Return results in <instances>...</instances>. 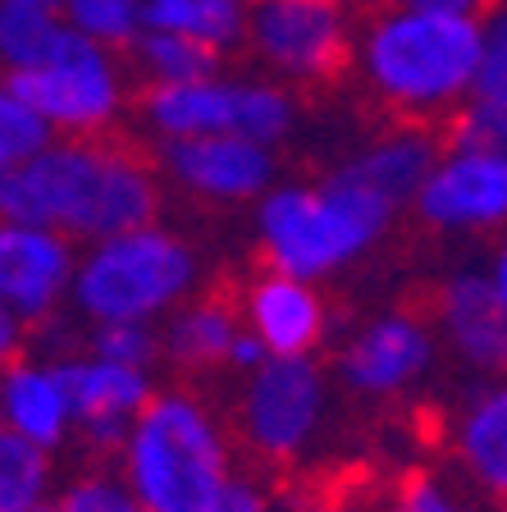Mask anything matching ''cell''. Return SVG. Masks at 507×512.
Masks as SVG:
<instances>
[{
    "label": "cell",
    "instance_id": "obj_27",
    "mask_svg": "<svg viewBox=\"0 0 507 512\" xmlns=\"http://www.w3.org/2000/svg\"><path fill=\"white\" fill-rule=\"evenodd\" d=\"M83 348L106 357L119 366H142L156 371L165 366V343H160V325H87Z\"/></svg>",
    "mask_w": 507,
    "mask_h": 512
},
{
    "label": "cell",
    "instance_id": "obj_18",
    "mask_svg": "<svg viewBox=\"0 0 507 512\" xmlns=\"http://www.w3.org/2000/svg\"><path fill=\"white\" fill-rule=\"evenodd\" d=\"M160 343H165V366H174L192 384L206 375H247L256 362H265V352L243 330L238 302L224 288H206L183 302L160 325Z\"/></svg>",
    "mask_w": 507,
    "mask_h": 512
},
{
    "label": "cell",
    "instance_id": "obj_12",
    "mask_svg": "<svg viewBox=\"0 0 507 512\" xmlns=\"http://www.w3.org/2000/svg\"><path fill=\"white\" fill-rule=\"evenodd\" d=\"M165 192L197 211H252L284 179V151L252 138H183L151 147Z\"/></svg>",
    "mask_w": 507,
    "mask_h": 512
},
{
    "label": "cell",
    "instance_id": "obj_23",
    "mask_svg": "<svg viewBox=\"0 0 507 512\" xmlns=\"http://www.w3.org/2000/svg\"><path fill=\"white\" fill-rule=\"evenodd\" d=\"M64 32H69V23H64L60 5H10V10H0V74H28Z\"/></svg>",
    "mask_w": 507,
    "mask_h": 512
},
{
    "label": "cell",
    "instance_id": "obj_9",
    "mask_svg": "<svg viewBox=\"0 0 507 512\" xmlns=\"http://www.w3.org/2000/svg\"><path fill=\"white\" fill-rule=\"evenodd\" d=\"M357 23V14L338 0H252L243 60L297 96L334 92L352 74Z\"/></svg>",
    "mask_w": 507,
    "mask_h": 512
},
{
    "label": "cell",
    "instance_id": "obj_31",
    "mask_svg": "<svg viewBox=\"0 0 507 512\" xmlns=\"http://www.w3.org/2000/svg\"><path fill=\"white\" fill-rule=\"evenodd\" d=\"M215 512H284V503L275 499V490L256 476H243L238 485L229 490V499L220 503Z\"/></svg>",
    "mask_w": 507,
    "mask_h": 512
},
{
    "label": "cell",
    "instance_id": "obj_7",
    "mask_svg": "<svg viewBox=\"0 0 507 512\" xmlns=\"http://www.w3.org/2000/svg\"><path fill=\"white\" fill-rule=\"evenodd\" d=\"M338 384L320 357H265L233 384V439L265 471H293L325 448Z\"/></svg>",
    "mask_w": 507,
    "mask_h": 512
},
{
    "label": "cell",
    "instance_id": "obj_30",
    "mask_svg": "<svg viewBox=\"0 0 507 512\" xmlns=\"http://www.w3.org/2000/svg\"><path fill=\"white\" fill-rule=\"evenodd\" d=\"M444 138L471 142V147H489L507 160V101H494V96H476L471 106L457 115V124L448 128Z\"/></svg>",
    "mask_w": 507,
    "mask_h": 512
},
{
    "label": "cell",
    "instance_id": "obj_33",
    "mask_svg": "<svg viewBox=\"0 0 507 512\" xmlns=\"http://www.w3.org/2000/svg\"><path fill=\"white\" fill-rule=\"evenodd\" d=\"M28 339H32L28 325H19V320H14L10 311L0 307V375L10 371V366L19 362L23 352H28Z\"/></svg>",
    "mask_w": 507,
    "mask_h": 512
},
{
    "label": "cell",
    "instance_id": "obj_25",
    "mask_svg": "<svg viewBox=\"0 0 507 512\" xmlns=\"http://www.w3.org/2000/svg\"><path fill=\"white\" fill-rule=\"evenodd\" d=\"M60 14L78 37L119 55H128V46L147 32L142 0H60Z\"/></svg>",
    "mask_w": 507,
    "mask_h": 512
},
{
    "label": "cell",
    "instance_id": "obj_39",
    "mask_svg": "<svg viewBox=\"0 0 507 512\" xmlns=\"http://www.w3.org/2000/svg\"><path fill=\"white\" fill-rule=\"evenodd\" d=\"M37 512H60V503H46V508H37Z\"/></svg>",
    "mask_w": 507,
    "mask_h": 512
},
{
    "label": "cell",
    "instance_id": "obj_1",
    "mask_svg": "<svg viewBox=\"0 0 507 512\" xmlns=\"http://www.w3.org/2000/svg\"><path fill=\"white\" fill-rule=\"evenodd\" d=\"M247 215L256 266L329 288L334 279L370 266L412 206L370 179L352 151H343L316 174H284Z\"/></svg>",
    "mask_w": 507,
    "mask_h": 512
},
{
    "label": "cell",
    "instance_id": "obj_8",
    "mask_svg": "<svg viewBox=\"0 0 507 512\" xmlns=\"http://www.w3.org/2000/svg\"><path fill=\"white\" fill-rule=\"evenodd\" d=\"M10 83L28 96L51 138H119L142 96L128 55L87 42L74 28Z\"/></svg>",
    "mask_w": 507,
    "mask_h": 512
},
{
    "label": "cell",
    "instance_id": "obj_34",
    "mask_svg": "<svg viewBox=\"0 0 507 512\" xmlns=\"http://www.w3.org/2000/svg\"><path fill=\"white\" fill-rule=\"evenodd\" d=\"M485 275H489V284H494V293L503 298V307H507V234L498 238V243H489V252H485Z\"/></svg>",
    "mask_w": 507,
    "mask_h": 512
},
{
    "label": "cell",
    "instance_id": "obj_20",
    "mask_svg": "<svg viewBox=\"0 0 507 512\" xmlns=\"http://www.w3.org/2000/svg\"><path fill=\"white\" fill-rule=\"evenodd\" d=\"M252 0H142V23L151 32H179L211 46L215 55H243V32Z\"/></svg>",
    "mask_w": 507,
    "mask_h": 512
},
{
    "label": "cell",
    "instance_id": "obj_4",
    "mask_svg": "<svg viewBox=\"0 0 507 512\" xmlns=\"http://www.w3.org/2000/svg\"><path fill=\"white\" fill-rule=\"evenodd\" d=\"M147 512H215L243 480V448L229 412L201 384H160L110 458Z\"/></svg>",
    "mask_w": 507,
    "mask_h": 512
},
{
    "label": "cell",
    "instance_id": "obj_5",
    "mask_svg": "<svg viewBox=\"0 0 507 512\" xmlns=\"http://www.w3.org/2000/svg\"><path fill=\"white\" fill-rule=\"evenodd\" d=\"M206 275H211V256L201 238L174 220H151L83 247L69 316L83 330L165 325L183 302L206 293Z\"/></svg>",
    "mask_w": 507,
    "mask_h": 512
},
{
    "label": "cell",
    "instance_id": "obj_36",
    "mask_svg": "<svg viewBox=\"0 0 507 512\" xmlns=\"http://www.w3.org/2000/svg\"><path fill=\"white\" fill-rule=\"evenodd\" d=\"M338 5H348V10L357 14V19H366V14L384 10V5H389V0H338Z\"/></svg>",
    "mask_w": 507,
    "mask_h": 512
},
{
    "label": "cell",
    "instance_id": "obj_38",
    "mask_svg": "<svg viewBox=\"0 0 507 512\" xmlns=\"http://www.w3.org/2000/svg\"><path fill=\"white\" fill-rule=\"evenodd\" d=\"M284 512H320V508H311V503H293V508H284Z\"/></svg>",
    "mask_w": 507,
    "mask_h": 512
},
{
    "label": "cell",
    "instance_id": "obj_14",
    "mask_svg": "<svg viewBox=\"0 0 507 512\" xmlns=\"http://www.w3.org/2000/svg\"><path fill=\"white\" fill-rule=\"evenodd\" d=\"M243 330L265 357H320L338 339V311L325 284L256 266L233 288Z\"/></svg>",
    "mask_w": 507,
    "mask_h": 512
},
{
    "label": "cell",
    "instance_id": "obj_40",
    "mask_svg": "<svg viewBox=\"0 0 507 512\" xmlns=\"http://www.w3.org/2000/svg\"><path fill=\"white\" fill-rule=\"evenodd\" d=\"M494 512H507V503H498V508H494Z\"/></svg>",
    "mask_w": 507,
    "mask_h": 512
},
{
    "label": "cell",
    "instance_id": "obj_15",
    "mask_svg": "<svg viewBox=\"0 0 507 512\" xmlns=\"http://www.w3.org/2000/svg\"><path fill=\"white\" fill-rule=\"evenodd\" d=\"M444 462L471 494L498 508L507 503V375L471 380L448 403L439 426Z\"/></svg>",
    "mask_w": 507,
    "mask_h": 512
},
{
    "label": "cell",
    "instance_id": "obj_22",
    "mask_svg": "<svg viewBox=\"0 0 507 512\" xmlns=\"http://www.w3.org/2000/svg\"><path fill=\"white\" fill-rule=\"evenodd\" d=\"M60 499L55 453L0 426V512H37Z\"/></svg>",
    "mask_w": 507,
    "mask_h": 512
},
{
    "label": "cell",
    "instance_id": "obj_32",
    "mask_svg": "<svg viewBox=\"0 0 507 512\" xmlns=\"http://www.w3.org/2000/svg\"><path fill=\"white\" fill-rule=\"evenodd\" d=\"M320 512H389V503H384V490H370V485L352 480V485H338L320 503Z\"/></svg>",
    "mask_w": 507,
    "mask_h": 512
},
{
    "label": "cell",
    "instance_id": "obj_6",
    "mask_svg": "<svg viewBox=\"0 0 507 512\" xmlns=\"http://www.w3.org/2000/svg\"><path fill=\"white\" fill-rule=\"evenodd\" d=\"M307 124V96L256 69H215L174 87H142L133 128L147 147L183 138H252L265 147H293Z\"/></svg>",
    "mask_w": 507,
    "mask_h": 512
},
{
    "label": "cell",
    "instance_id": "obj_21",
    "mask_svg": "<svg viewBox=\"0 0 507 512\" xmlns=\"http://www.w3.org/2000/svg\"><path fill=\"white\" fill-rule=\"evenodd\" d=\"M224 55H215L211 46L179 37V32H142L138 42L128 46V69L138 78V87H174V83H192L206 78L215 69H224Z\"/></svg>",
    "mask_w": 507,
    "mask_h": 512
},
{
    "label": "cell",
    "instance_id": "obj_11",
    "mask_svg": "<svg viewBox=\"0 0 507 512\" xmlns=\"http://www.w3.org/2000/svg\"><path fill=\"white\" fill-rule=\"evenodd\" d=\"M407 220L439 243H498L507 234V160L444 138Z\"/></svg>",
    "mask_w": 507,
    "mask_h": 512
},
{
    "label": "cell",
    "instance_id": "obj_37",
    "mask_svg": "<svg viewBox=\"0 0 507 512\" xmlns=\"http://www.w3.org/2000/svg\"><path fill=\"white\" fill-rule=\"evenodd\" d=\"M10 5H60V0H0V10H10Z\"/></svg>",
    "mask_w": 507,
    "mask_h": 512
},
{
    "label": "cell",
    "instance_id": "obj_2",
    "mask_svg": "<svg viewBox=\"0 0 507 512\" xmlns=\"http://www.w3.org/2000/svg\"><path fill=\"white\" fill-rule=\"evenodd\" d=\"M348 83L380 124L453 128L480 96V19L389 0L357 23Z\"/></svg>",
    "mask_w": 507,
    "mask_h": 512
},
{
    "label": "cell",
    "instance_id": "obj_3",
    "mask_svg": "<svg viewBox=\"0 0 507 512\" xmlns=\"http://www.w3.org/2000/svg\"><path fill=\"white\" fill-rule=\"evenodd\" d=\"M165 179L147 142L51 138L19 170L0 174V220L46 224L78 247L165 220Z\"/></svg>",
    "mask_w": 507,
    "mask_h": 512
},
{
    "label": "cell",
    "instance_id": "obj_26",
    "mask_svg": "<svg viewBox=\"0 0 507 512\" xmlns=\"http://www.w3.org/2000/svg\"><path fill=\"white\" fill-rule=\"evenodd\" d=\"M46 142H51V128L28 106V96L0 74V174L19 170L23 160H32Z\"/></svg>",
    "mask_w": 507,
    "mask_h": 512
},
{
    "label": "cell",
    "instance_id": "obj_17",
    "mask_svg": "<svg viewBox=\"0 0 507 512\" xmlns=\"http://www.w3.org/2000/svg\"><path fill=\"white\" fill-rule=\"evenodd\" d=\"M60 357H64V371H69V394H74L78 444L87 453H96V458H115L119 444L133 430V421L156 398L160 389L156 371L106 362V357H96L87 348L78 352L64 348Z\"/></svg>",
    "mask_w": 507,
    "mask_h": 512
},
{
    "label": "cell",
    "instance_id": "obj_28",
    "mask_svg": "<svg viewBox=\"0 0 507 512\" xmlns=\"http://www.w3.org/2000/svg\"><path fill=\"white\" fill-rule=\"evenodd\" d=\"M60 512H147L142 499L119 480L115 467H87L60 485Z\"/></svg>",
    "mask_w": 507,
    "mask_h": 512
},
{
    "label": "cell",
    "instance_id": "obj_29",
    "mask_svg": "<svg viewBox=\"0 0 507 512\" xmlns=\"http://www.w3.org/2000/svg\"><path fill=\"white\" fill-rule=\"evenodd\" d=\"M480 96L507 101V0L480 14Z\"/></svg>",
    "mask_w": 507,
    "mask_h": 512
},
{
    "label": "cell",
    "instance_id": "obj_24",
    "mask_svg": "<svg viewBox=\"0 0 507 512\" xmlns=\"http://www.w3.org/2000/svg\"><path fill=\"white\" fill-rule=\"evenodd\" d=\"M389 512H494L480 494H471L448 467H407L384 490Z\"/></svg>",
    "mask_w": 507,
    "mask_h": 512
},
{
    "label": "cell",
    "instance_id": "obj_13",
    "mask_svg": "<svg viewBox=\"0 0 507 512\" xmlns=\"http://www.w3.org/2000/svg\"><path fill=\"white\" fill-rule=\"evenodd\" d=\"M83 247L60 229L0 220V307L32 334H51L74 302Z\"/></svg>",
    "mask_w": 507,
    "mask_h": 512
},
{
    "label": "cell",
    "instance_id": "obj_10",
    "mask_svg": "<svg viewBox=\"0 0 507 512\" xmlns=\"http://www.w3.org/2000/svg\"><path fill=\"white\" fill-rule=\"evenodd\" d=\"M444 343L425 307L412 302H384L361 311L334 339L329 375L348 398L370 407L407 403L439 375Z\"/></svg>",
    "mask_w": 507,
    "mask_h": 512
},
{
    "label": "cell",
    "instance_id": "obj_35",
    "mask_svg": "<svg viewBox=\"0 0 507 512\" xmlns=\"http://www.w3.org/2000/svg\"><path fill=\"white\" fill-rule=\"evenodd\" d=\"M416 5H434V10H453V14H485L494 0H416Z\"/></svg>",
    "mask_w": 507,
    "mask_h": 512
},
{
    "label": "cell",
    "instance_id": "obj_16",
    "mask_svg": "<svg viewBox=\"0 0 507 512\" xmlns=\"http://www.w3.org/2000/svg\"><path fill=\"white\" fill-rule=\"evenodd\" d=\"M425 311L439 330L444 357L471 371V380L507 375V307L485 266H453L434 284Z\"/></svg>",
    "mask_w": 507,
    "mask_h": 512
},
{
    "label": "cell",
    "instance_id": "obj_19",
    "mask_svg": "<svg viewBox=\"0 0 507 512\" xmlns=\"http://www.w3.org/2000/svg\"><path fill=\"white\" fill-rule=\"evenodd\" d=\"M0 426L60 458L78 444V416L60 348H28L0 375Z\"/></svg>",
    "mask_w": 507,
    "mask_h": 512
}]
</instances>
